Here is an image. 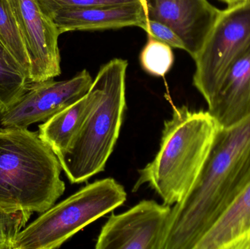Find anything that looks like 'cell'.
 Here are the masks:
<instances>
[{
    "instance_id": "obj_15",
    "label": "cell",
    "mask_w": 250,
    "mask_h": 249,
    "mask_svg": "<svg viewBox=\"0 0 250 249\" xmlns=\"http://www.w3.org/2000/svg\"><path fill=\"white\" fill-rule=\"evenodd\" d=\"M29 83L27 73L0 38V113L20 100Z\"/></svg>"
},
{
    "instance_id": "obj_16",
    "label": "cell",
    "mask_w": 250,
    "mask_h": 249,
    "mask_svg": "<svg viewBox=\"0 0 250 249\" xmlns=\"http://www.w3.org/2000/svg\"><path fill=\"white\" fill-rule=\"evenodd\" d=\"M0 38L29 76V57L9 0H0Z\"/></svg>"
},
{
    "instance_id": "obj_5",
    "label": "cell",
    "mask_w": 250,
    "mask_h": 249,
    "mask_svg": "<svg viewBox=\"0 0 250 249\" xmlns=\"http://www.w3.org/2000/svg\"><path fill=\"white\" fill-rule=\"evenodd\" d=\"M124 187L105 178L85 186L52 206L16 236L13 249L60 248L75 234L126 201Z\"/></svg>"
},
{
    "instance_id": "obj_9",
    "label": "cell",
    "mask_w": 250,
    "mask_h": 249,
    "mask_svg": "<svg viewBox=\"0 0 250 249\" xmlns=\"http://www.w3.org/2000/svg\"><path fill=\"white\" fill-rule=\"evenodd\" d=\"M29 60L30 82L54 79L61 74L60 33L44 14L38 0H9Z\"/></svg>"
},
{
    "instance_id": "obj_13",
    "label": "cell",
    "mask_w": 250,
    "mask_h": 249,
    "mask_svg": "<svg viewBox=\"0 0 250 249\" xmlns=\"http://www.w3.org/2000/svg\"><path fill=\"white\" fill-rule=\"evenodd\" d=\"M194 249H250V182Z\"/></svg>"
},
{
    "instance_id": "obj_19",
    "label": "cell",
    "mask_w": 250,
    "mask_h": 249,
    "mask_svg": "<svg viewBox=\"0 0 250 249\" xmlns=\"http://www.w3.org/2000/svg\"><path fill=\"white\" fill-rule=\"evenodd\" d=\"M140 0H38L44 14L50 13L64 7H91L97 5H117L132 4Z\"/></svg>"
},
{
    "instance_id": "obj_2",
    "label": "cell",
    "mask_w": 250,
    "mask_h": 249,
    "mask_svg": "<svg viewBox=\"0 0 250 249\" xmlns=\"http://www.w3.org/2000/svg\"><path fill=\"white\" fill-rule=\"evenodd\" d=\"M221 128L207 111L176 107L164 123L160 149L154 159L139 170L133 192L148 184L163 204L183 200L195 184Z\"/></svg>"
},
{
    "instance_id": "obj_4",
    "label": "cell",
    "mask_w": 250,
    "mask_h": 249,
    "mask_svg": "<svg viewBox=\"0 0 250 249\" xmlns=\"http://www.w3.org/2000/svg\"><path fill=\"white\" fill-rule=\"evenodd\" d=\"M127 61L114 58L95 78L102 95L67 152L59 156L69 181L81 184L105 169L120 135L126 108Z\"/></svg>"
},
{
    "instance_id": "obj_17",
    "label": "cell",
    "mask_w": 250,
    "mask_h": 249,
    "mask_svg": "<svg viewBox=\"0 0 250 249\" xmlns=\"http://www.w3.org/2000/svg\"><path fill=\"white\" fill-rule=\"evenodd\" d=\"M140 54V63L144 71L156 77H164L173 67L174 55L171 47L150 35Z\"/></svg>"
},
{
    "instance_id": "obj_18",
    "label": "cell",
    "mask_w": 250,
    "mask_h": 249,
    "mask_svg": "<svg viewBox=\"0 0 250 249\" xmlns=\"http://www.w3.org/2000/svg\"><path fill=\"white\" fill-rule=\"evenodd\" d=\"M32 213H8L0 209V249H13L18 234L26 227Z\"/></svg>"
},
{
    "instance_id": "obj_20",
    "label": "cell",
    "mask_w": 250,
    "mask_h": 249,
    "mask_svg": "<svg viewBox=\"0 0 250 249\" xmlns=\"http://www.w3.org/2000/svg\"><path fill=\"white\" fill-rule=\"evenodd\" d=\"M145 31L147 35L167 44L171 48L185 50V45L177 34L161 22L150 20L146 17V29Z\"/></svg>"
},
{
    "instance_id": "obj_8",
    "label": "cell",
    "mask_w": 250,
    "mask_h": 249,
    "mask_svg": "<svg viewBox=\"0 0 250 249\" xmlns=\"http://www.w3.org/2000/svg\"><path fill=\"white\" fill-rule=\"evenodd\" d=\"M171 208L143 200L129 210L113 213L101 229L96 249H162Z\"/></svg>"
},
{
    "instance_id": "obj_11",
    "label": "cell",
    "mask_w": 250,
    "mask_h": 249,
    "mask_svg": "<svg viewBox=\"0 0 250 249\" xmlns=\"http://www.w3.org/2000/svg\"><path fill=\"white\" fill-rule=\"evenodd\" d=\"M60 35L74 31L117 29L128 26L146 29V15L141 1L117 5L64 7L48 15Z\"/></svg>"
},
{
    "instance_id": "obj_10",
    "label": "cell",
    "mask_w": 250,
    "mask_h": 249,
    "mask_svg": "<svg viewBox=\"0 0 250 249\" xmlns=\"http://www.w3.org/2000/svg\"><path fill=\"white\" fill-rule=\"evenodd\" d=\"M146 17L173 29L192 58L196 57L221 10L208 0H140Z\"/></svg>"
},
{
    "instance_id": "obj_6",
    "label": "cell",
    "mask_w": 250,
    "mask_h": 249,
    "mask_svg": "<svg viewBox=\"0 0 250 249\" xmlns=\"http://www.w3.org/2000/svg\"><path fill=\"white\" fill-rule=\"evenodd\" d=\"M250 48V0L222 10L201 51L193 58L194 86L207 104L232 66Z\"/></svg>"
},
{
    "instance_id": "obj_12",
    "label": "cell",
    "mask_w": 250,
    "mask_h": 249,
    "mask_svg": "<svg viewBox=\"0 0 250 249\" xmlns=\"http://www.w3.org/2000/svg\"><path fill=\"white\" fill-rule=\"evenodd\" d=\"M208 112L221 127H229L250 115V48L232 66Z\"/></svg>"
},
{
    "instance_id": "obj_3",
    "label": "cell",
    "mask_w": 250,
    "mask_h": 249,
    "mask_svg": "<svg viewBox=\"0 0 250 249\" xmlns=\"http://www.w3.org/2000/svg\"><path fill=\"white\" fill-rule=\"evenodd\" d=\"M61 165L39 133L0 128V209L42 213L64 194Z\"/></svg>"
},
{
    "instance_id": "obj_1",
    "label": "cell",
    "mask_w": 250,
    "mask_h": 249,
    "mask_svg": "<svg viewBox=\"0 0 250 249\" xmlns=\"http://www.w3.org/2000/svg\"><path fill=\"white\" fill-rule=\"evenodd\" d=\"M250 182V115L221 127L195 184L171 209L162 249H194Z\"/></svg>"
},
{
    "instance_id": "obj_21",
    "label": "cell",
    "mask_w": 250,
    "mask_h": 249,
    "mask_svg": "<svg viewBox=\"0 0 250 249\" xmlns=\"http://www.w3.org/2000/svg\"><path fill=\"white\" fill-rule=\"evenodd\" d=\"M219 1H223L226 3L228 5H233V4H237V3L241 2V1H246V0H219Z\"/></svg>"
},
{
    "instance_id": "obj_14",
    "label": "cell",
    "mask_w": 250,
    "mask_h": 249,
    "mask_svg": "<svg viewBox=\"0 0 250 249\" xmlns=\"http://www.w3.org/2000/svg\"><path fill=\"white\" fill-rule=\"evenodd\" d=\"M101 95V84L95 78L83 97L39 126L40 137L57 157L68 150Z\"/></svg>"
},
{
    "instance_id": "obj_7",
    "label": "cell",
    "mask_w": 250,
    "mask_h": 249,
    "mask_svg": "<svg viewBox=\"0 0 250 249\" xmlns=\"http://www.w3.org/2000/svg\"><path fill=\"white\" fill-rule=\"evenodd\" d=\"M92 83L93 79L86 70L68 80L30 82L20 100L0 113V127L28 129L35 123L45 122L83 97Z\"/></svg>"
}]
</instances>
